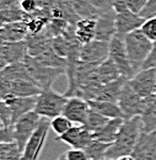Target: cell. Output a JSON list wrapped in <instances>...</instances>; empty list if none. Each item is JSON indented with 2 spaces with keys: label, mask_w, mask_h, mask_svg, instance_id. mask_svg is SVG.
Listing matches in <instances>:
<instances>
[{
  "label": "cell",
  "mask_w": 156,
  "mask_h": 160,
  "mask_svg": "<svg viewBox=\"0 0 156 160\" xmlns=\"http://www.w3.org/2000/svg\"><path fill=\"white\" fill-rule=\"evenodd\" d=\"M110 120H111V118H108V117L101 115L100 112L95 111V110H92V108L90 107L87 118H86L85 123H84L82 126H84L86 129H89L91 133H95L96 131L101 129V128H102V127H103Z\"/></svg>",
  "instance_id": "29"
},
{
  "label": "cell",
  "mask_w": 156,
  "mask_h": 160,
  "mask_svg": "<svg viewBox=\"0 0 156 160\" xmlns=\"http://www.w3.org/2000/svg\"><path fill=\"white\" fill-rule=\"evenodd\" d=\"M149 68H156V41L153 44V49L148 57V59L145 60L144 65L141 69H149Z\"/></svg>",
  "instance_id": "41"
},
{
  "label": "cell",
  "mask_w": 156,
  "mask_h": 160,
  "mask_svg": "<svg viewBox=\"0 0 156 160\" xmlns=\"http://www.w3.org/2000/svg\"><path fill=\"white\" fill-rule=\"evenodd\" d=\"M15 142V129L14 124L0 128V143H11Z\"/></svg>",
  "instance_id": "36"
},
{
  "label": "cell",
  "mask_w": 156,
  "mask_h": 160,
  "mask_svg": "<svg viewBox=\"0 0 156 160\" xmlns=\"http://www.w3.org/2000/svg\"><path fill=\"white\" fill-rule=\"evenodd\" d=\"M0 78L1 79H7V80H31L35 81L32 79V77L30 75L27 68L25 67V64L22 62L20 63H14V64H9L5 68L1 69L0 72Z\"/></svg>",
  "instance_id": "26"
},
{
  "label": "cell",
  "mask_w": 156,
  "mask_h": 160,
  "mask_svg": "<svg viewBox=\"0 0 156 160\" xmlns=\"http://www.w3.org/2000/svg\"><path fill=\"white\" fill-rule=\"evenodd\" d=\"M96 72H97L98 79H100L102 85L108 84L111 81H115L119 77H122L120 73H119V69L117 68V65L115 64V62L111 59L110 57L106 60H103L101 64H98Z\"/></svg>",
  "instance_id": "25"
},
{
  "label": "cell",
  "mask_w": 156,
  "mask_h": 160,
  "mask_svg": "<svg viewBox=\"0 0 156 160\" xmlns=\"http://www.w3.org/2000/svg\"><path fill=\"white\" fill-rule=\"evenodd\" d=\"M28 32L27 21H16V22H7L2 23L0 28V38L1 42H19L25 41Z\"/></svg>",
  "instance_id": "18"
},
{
  "label": "cell",
  "mask_w": 156,
  "mask_h": 160,
  "mask_svg": "<svg viewBox=\"0 0 156 160\" xmlns=\"http://www.w3.org/2000/svg\"><path fill=\"white\" fill-rule=\"evenodd\" d=\"M102 160H110V159H106V158H105V159H102Z\"/></svg>",
  "instance_id": "45"
},
{
  "label": "cell",
  "mask_w": 156,
  "mask_h": 160,
  "mask_svg": "<svg viewBox=\"0 0 156 160\" xmlns=\"http://www.w3.org/2000/svg\"><path fill=\"white\" fill-rule=\"evenodd\" d=\"M112 143H106V142H101L98 139L91 140L86 148L84 149L86 152V154L89 155V158L91 160H102L106 158V153L110 149Z\"/></svg>",
  "instance_id": "27"
},
{
  "label": "cell",
  "mask_w": 156,
  "mask_h": 160,
  "mask_svg": "<svg viewBox=\"0 0 156 160\" xmlns=\"http://www.w3.org/2000/svg\"><path fill=\"white\" fill-rule=\"evenodd\" d=\"M128 78L125 77H119L115 81H111L108 84H105L100 88L97 91L96 96L94 100L98 101H111V102H117L119 94L122 91V88L124 86V84L128 81Z\"/></svg>",
  "instance_id": "20"
},
{
  "label": "cell",
  "mask_w": 156,
  "mask_h": 160,
  "mask_svg": "<svg viewBox=\"0 0 156 160\" xmlns=\"http://www.w3.org/2000/svg\"><path fill=\"white\" fill-rule=\"evenodd\" d=\"M140 117L143 123V132L156 131V95L146 99L145 107Z\"/></svg>",
  "instance_id": "23"
},
{
  "label": "cell",
  "mask_w": 156,
  "mask_h": 160,
  "mask_svg": "<svg viewBox=\"0 0 156 160\" xmlns=\"http://www.w3.org/2000/svg\"><path fill=\"white\" fill-rule=\"evenodd\" d=\"M148 0H127V5H128V10L135 12V14H140L144 8L146 6Z\"/></svg>",
  "instance_id": "38"
},
{
  "label": "cell",
  "mask_w": 156,
  "mask_h": 160,
  "mask_svg": "<svg viewBox=\"0 0 156 160\" xmlns=\"http://www.w3.org/2000/svg\"><path fill=\"white\" fill-rule=\"evenodd\" d=\"M73 126H74V122L70 121L66 116H64V115H59V116L51 120V128L54 131V133L57 136H60V134L65 133Z\"/></svg>",
  "instance_id": "33"
},
{
  "label": "cell",
  "mask_w": 156,
  "mask_h": 160,
  "mask_svg": "<svg viewBox=\"0 0 156 160\" xmlns=\"http://www.w3.org/2000/svg\"><path fill=\"white\" fill-rule=\"evenodd\" d=\"M22 63L27 68L30 75L35 80V82L38 86H41V89H46V88L52 86V84L56 81V79L59 75L65 74V69L46 65V64L41 63L36 57H32L30 54H27L23 58Z\"/></svg>",
  "instance_id": "4"
},
{
  "label": "cell",
  "mask_w": 156,
  "mask_h": 160,
  "mask_svg": "<svg viewBox=\"0 0 156 160\" xmlns=\"http://www.w3.org/2000/svg\"><path fill=\"white\" fill-rule=\"evenodd\" d=\"M66 101L68 98L65 94H59L52 89V86L42 89L41 94L37 96L35 112H37L41 117L52 120L59 115H63Z\"/></svg>",
  "instance_id": "3"
},
{
  "label": "cell",
  "mask_w": 156,
  "mask_h": 160,
  "mask_svg": "<svg viewBox=\"0 0 156 160\" xmlns=\"http://www.w3.org/2000/svg\"><path fill=\"white\" fill-rule=\"evenodd\" d=\"M51 127L49 118L42 117L39 122L38 127L33 132V134L30 137L27 144L25 145V149L22 152V158L21 160H37L43 150V147L46 144L48 129Z\"/></svg>",
  "instance_id": "8"
},
{
  "label": "cell",
  "mask_w": 156,
  "mask_h": 160,
  "mask_svg": "<svg viewBox=\"0 0 156 160\" xmlns=\"http://www.w3.org/2000/svg\"><path fill=\"white\" fill-rule=\"evenodd\" d=\"M89 105L92 110L97 111L101 115H103L108 118H124V115H123V112H122V110H120V107H119L117 102L90 100Z\"/></svg>",
  "instance_id": "24"
},
{
  "label": "cell",
  "mask_w": 156,
  "mask_h": 160,
  "mask_svg": "<svg viewBox=\"0 0 156 160\" xmlns=\"http://www.w3.org/2000/svg\"><path fill=\"white\" fill-rule=\"evenodd\" d=\"M143 132L141 117L135 116L129 120H124L116 140L111 144L106 153V159L116 160L123 155H130L135 148L138 139Z\"/></svg>",
  "instance_id": "1"
},
{
  "label": "cell",
  "mask_w": 156,
  "mask_h": 160,
  "mask_svg": "<svg viewBox=\"0 0 156 160\" xmlns=\"http://www.w3.org/2000/svg\"><path fill=\"white\" fill-rule=\"evenodd\" d=\"M22 152L16 142L0 143V160H21Z\"/></svg>",
  "instance_id": "31"
},
{
  "label": "cell",
  "mask_w": 156,
  "mask_h": 160,
  "mask_svg": "<svg viewBox=\"0 0 156 160\" xmlns=\"http://www.w3.org/2000/svg\"><path fill=\"white\" fill-rule=\"evenodd\" d=\"M110 57V42L92 40L89 43L81 46L80 60L86 63L101 64Z\"/></svg>",
  "instance_id": "11"
},
{
  "label": "cell",
  "mask_w": 156,
  "mask_h": 160,
  "mask_svg": "<svg viewBox=\"0 0 156 160\" xmlns=\"http://www.w3.org/2000/svg\"><path fill=\"white\" fill-rule=\"evenodd\" d=\"M100 12H105L107 10L113 9L112 8V0H89Z\"/></svg>",
  "instance_id": "40"
},
{
  "label": "cell",
  "mask_w": 156,
  "mask_h": 160,
  "mask_svg": "<svg viewBox=\"0 0 156 160\" xmlns=\"http://www.w3.org/2000/svg\"><path fill=\"white\" fill-rule=\"evenodd\" d=\"M141 31L153 41H156V16H151L149 19H146L145 22L143 23V26L140 27Z\"/></svg>",
  "instance_id": "35"
},
{
  "label": "cell",
  "mask_w": 156,
  "mask_h": 160,
  "mask_svg": "<svg viewBox=\"0 0 156 160\" xmlns=\"http://www.w3.org/2000/svg\"><path fill=\"white\" fill-rule=\"evenodd\" d=\"M155 160H156V155H155Z\"/></svg>",
  "instance_id": "46"
},
{
  "label": "cell",
  "mask_w": 156,
  "mask_h": 160,
  "mask_svg": "<svg viewBox=\"0 0 156 160\" xmlns=\"http://www.w3.org/2000/svg\"><path fill=\"white\" fill-rule=\"evenodd\" d=\"M75 33L78 40L85 44L92 40L96 36V19L90 18H81L75 25Z\"/></svg>",
  "instance_id": "22"
},
{
  "label": "cell",
  "mask_w": 156,
  "mask_h": 160,
  "mask_svg": "<svg viewBox=\"0 0 156 160\" xmlns=\"http://www.w3.org/2000/svg\"><path fill=\"white\" fill-rule=\"evenodd\" d=\"M112 8L116 12H122L128 10L127 0H112Z\"/></svg>",
  "instance_id": "42"
},
{
  "label": "cell",
  "mask_w": 156,
  "mask_h": 160,
  "mask_svg": "<svg viewBox=\"0 0 156 160\" xmlns=\"http://www.w3.org/2000/svg\"><path fill=\"white\" fill-rule=\"evenodd\" d=\"M140 15L145 19H149L151 16H156V0H148L146 6L140 12Z\"/></svg>",
  "instance_id": "39"
},
{
  "label": "cell",
  "mask_w": 156,
  "mask_h": 160,
  "mask_svg": "<svg viewBox=\"0 0 156 160\" xmlns=\"http://www.w3.org/2000/svg\"><path fill=\"white\" fill-rule=\"evenodd\" d=\"M123 122H124V118H111L101 129L92 133V137L101 142L113 143L117 138V134Z\"/></svg>",
  "instance_id": "21"
},
{
  "label": "cell",
  "mask_w": 156,
  "mask_h": 160,
  "mask_svg": "<svg viewBox=\"0 0 156 160\" xmlns=\"http://www.w3.org/2000/svg\"><path fill=\"white\" fill-rule=\"evenodd\" d=\"M92 139H94L92 133L89 129H86L82 124L73 126L65 133L56 137V140L63 142L75 149H85L86 145Z\"/></svg>",
  "instance_id": "13"
},
{
  "label": "cell",
  "mask_w": 156,
  "mask_h": 160,
  "mask_svg": "<svg viewBox=\"0 0 156 160\" xmlns=\"http://www.w3.org/2000/svg\"><path fill=\"white\" fill-rule=\"evenodd\" d=\"M57 160H68V158H66V153H64V154H61L60 157H59Z\"/></svg>",
  "instance_id": "44"
},
{
  "label": "cell",
  "mask_w": 156,
  "mask_h": 160,
  "mask_svg": "<svg viewBox=\"0 0 156 160\" xmlns=\"http://www.w3.org/2000/svg\"><path fill=\"white\" fill-rule=\"evenodd\" d=\"M116 11L113 9L101 12L96 19V36L95 40L110 42L117 35Z\"/></svg>",
  "instance_id": "14"
},
{
  "label": "cell",
  "mask_w": 156,
  "mask_h": 160,
  "mask_svg": "<svg viewBox=\"0 0 156 160\" xmlns=\"http://www.w3.org/2000/svg\"><path fill=\"white\" fill-rule=\"evenodd\" d=\"M117 103L119 105L124 118L129 120L133 118L135 116H140L145 103H146V99L141 98L137 91L132 88V85L129 84V80L124 84V86L122 88V91L119 94Z\"/></svg>",
  "instance_id": "5"
},
{
  "label": "cell",
  "mask_w": 156,
  "mask_h": 160,
  "mask_svg": "<svg viewBox=\"0 0 156 160\" xmlns=\"http://www.w3.org/2000/svg\"><path fill=\"white\" fill-rule=\"evenodd\" d=\"M124 42H125L129 60L134 70L138 73L139 70H141L145 60L148 59L153 49L154 42L141 31V28H138L135 31H132L128 35H125Z\"/></svg>",
  "instance_id": "2"
},
{
  "label": "cell",
  "mask_w": 156,
  "mask_h": 160,
  "mask_svg": "<svg viewBox=\"0 0 156 160\" xmlns=\"http://www.w3.org/2000/svg\"><path fill=\"white\" fill-rule=\"evenodd\" d=\"M42 89L31 80H7L0 78V96L5 101L12 96H38Z\"/></svg>",
  "instance_id": "6"
},
{
  "label": "cell",
  "mask_w": 156,
  "mask_h": 160,
  "mask_svg": "<svg viewBox=\"0 0 156 160\" xmlns=\"http://www.w3.org/2000/svg\"><path fill=\"white\" fill-rule=\"evenodd\" d=\"M0 18H1V25L7 23V22H16V21H27L30 15L26 14L20 9V6L15 8H7V9H1L0 11Z\"/></svg>",
  "instance_id": "30"
},
{
  "label": "cell",
  "mask_w": 156,
  "mask_h": 160,
  "mask_svg": "<svg viewBox=\"0 0 156 160\" xmlns=\"http://www.w3.org/2000/svg\"><path fill=\"white\" fill-rule=\"evenodd\" d=\"M7 106L10 107L14 117V123L22 117L23 115L35 111L37 96H12L7 100H5Z\"/></svg>",
  "instance_id": "19"
},
{
  "label": "cell",
  "mask_w": 156,
  "mask_h": 160,
  "mask_svg": "<svg viewBox=\"0 0 156 160\" xmlns=\"http://www.w3.org/2000/svg\"><path fill=\"white\" fill-rule=\"evenodd\" d=\"M132 155L135 160H155L156 131L141 132Z\"/></svg>",
  "instance_id": "16"
},
{
  "label": "cell",
  "mask_w": 156,
  "mask_h": 160,
  "mask_svg": "<svg viewBox=\"0 0 156 160\" xmlns=\"http://www.w3.org/2000/svg\"><path fill=\"white\" fill-rule=\"evenodd\" d=\"M90 111L89 101L80 96H70L64 106L63 115L78 124H84Z\"/></svg>",
  "instance_id": "15"
},
{
  "label": "cell",
  "mask_w": 156,
  "mask_h": 160,
  "mask_svg": "<svg viewBox=\"0 0 156 160\" xmlns=\"http://www.w3.org/2000/svg\"><path fill=\"white\" fill-rule=\"evenodd\" d=\"M42 117L39 116L37 112L31 111L14 123V129H15V142L17 143L20 150L23 152L25 145L30 139V137L33 134L36 128L38 127L39 122Z\"/></svg>",
  "instance_id": "9"
},
{
  "label": "cell",
  "mask_w": 156,
  "mask_h": 160,
  "mask_svg": "<svg viewBox=\"0 0 156 160\" xmlns=\"http://www.w3.org/2000/svg\"><path fill=\"white\" fill-rule=\"evenodd\" d=\"M129 84L144 99L156 95V68L139 70L133 78L129 79Z\"/></svg>",
  "instance_id": "10"
},
{
  "label": "cell",
  "mask_w": 156,
  "mask_h": 160,
  "mask_svg": "<svg viewBox=\"0 0 156 160\" xmlns=\"http://www.w3.org/2000/svg\"><path fill=\"white\" fill-rule=\"evenodd\" d=\"M116 160H135V158L130 154V155H123V157H119V158Z\"/></svg>",
  "instance_id": "43"
},
{
  "label": "cell",
  "mask_w": 156,
  "mask_h": 160,
  "mask_svg": "<svg viewBox=\"0 0 156 160\" xmlns=\"http://www.w3.org/2000/svg\"><path fill=\"white\" fill-rule=\"evenodd\" d=\"M110 58L117 65L122 77L130 79L137 74V72L134 70L129 60V57H128V52H127V47H125L123 36L116 35L110 41Z\"/></svg>",
  "instance_id": "7"
},
{
  "label": "cell",
  "mask_w": 156,
  "mask_h": 160,
  "mask_svg": "<svg viewBox=\"0 0 156 160\" xmlns=\"http://www.w3.org/2000/svg\"><path fill=\"white\" fill-rule=\"evenodd\" d=\"M70 2L80 18L97 19V16L101 14L89 0H70Z\"/></svg>",
  "instance_id": "28"
},
{
  "label": "cell",
  "mask_w": 156,
  "mask_h": 160,
  "mask_svg": "<svg viewBox=\"0 0 156 160\" xmlns=\"http://www.w3.org/2000/svg\"><path fill=\"white\" fill-rule=\"evenodd\" d=\"M65 153H66L68 160H91L84 149H75V148H71L70 150H68V152H65Z\"/></svg>",
  "instance_id": "37"
},
{
  "label": "cell",
  "mask_w": 156,
  "mask_h": 160,
  "mask_svg": "<svg viewBox=\"0 0 156 160\" xmlns=\"http://www.w3.org/2000/svg\"><path fill=\"white\" fill-rule=\"evenodd\" d=\"M52 48L58 56L66 59L70 52V41L65 35H58L52 38Z\"/></svg>",
  "instance_id": "32"
},
{
  "label": "cell",
  "mask_w": 156,
  "mask_h": 160,
  "mask_svg": "<svg viewBox=\"0 0 156 160\" xmlns=\"http://www.w3.org/2000/svg\"><path fill=\"white\" fill-rule=\"evenodd\" d=\"M145 18H143L140 14H135L130 10H125L122 12L116 14V27H117V35L125 36L132 31H135L143 26L145 22Z\"/></svg>",
  "instance_id": "17"
},
{
  "label": "cell",
  "mask_w": 156,
  "mask_h": 160,
  "mask_svg": "<svg viewBox=\"0 0 156 160\" xmlns=\"http://www.w3.org/2000/svg\"><path fill=\"white\" fill-rule=\"evenodd\" d=\"M0 122H1V127H7L14 124L12 112L7 106V103L2 100L0 102Z\"/></svg>",
  "instance_id": "34"
},
{
  "label": "cell",
  "mask_w": 156,
  "mask_h": 160,
  "mask_svg": "<svg viewBox=\"0 0 156 160\" xmlns=\"http://www.w3.org/2000/svg\"><path fill=\"white\" fill-rule=\"evenodd\" d=\"M28 54L27 43L25 41L19 42H1L0 47V67L1 69L9 64L20 63Z\"/></svg>",
  "instance_id": "12"
}]
</instances>
